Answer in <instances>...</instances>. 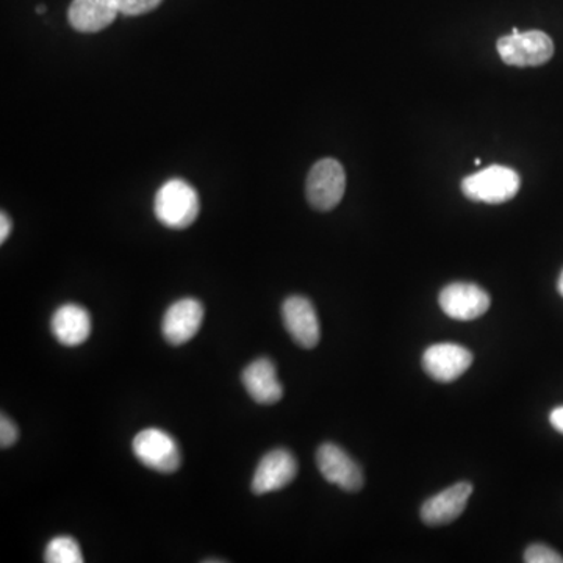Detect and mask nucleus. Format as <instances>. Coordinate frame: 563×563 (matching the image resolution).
<instances>
[{
  "mask_svg": "<svg viewBox=\"0 0 563 563\" xmlns=\"http://www.w3.org/2000/svg\"><path fill=\"white\" fill-rule=\"evenodd\" d=\"M197 191L182 179H169L155 193L154 214L166 228H190L200 215Z\"/></svg>",
  "mask_w": 563,
  "mask_h": 563,
  "instance_id": "nucleus-1",
  "label": "nucleus"
},
{
  "mask_svg": "<svg viewBox=\"0 0 563 563\" xmlns=\"http://www.w3.org/2000/svg\"><path fill=\"white\" fill-rule=\"evenodd\" d=\"M522 187L519 172L501 165H491L483 171L465 177L462 193L474 202L502 204L516 196Z\"/></svg>",
  "mask_w": 563,
  "mask_h": 563,
  "instance_id": "nucleus-2",
  "label": "nucleus"
},
{
  "mask_svg": "<svg viewBox=\"0 0 563 563\" xmlns=\"http://www.w3.org/2000/svg\"><path fill=\"white\" fill-rule=\"evenodd\" d=\"M346 191V172L335 158L315 163L306 182L307 201L315 210H334Z\"/></svg>",
  "mask_w": 563,
  "mask_h": 563,
  "instance_id": "nucleus-3",
  "label": "nucleus"
},
{
  "mask_svg": "<svg viewBox=\"0 0 563 563\" xmlns=\"http://www.w3.org/2000/svg\"><path fill=\"white\" fill-rule=\"evenodd\" d=\"M498 52L506 65L527 67L550 62L554 42L540 30L523 31L513 28L512 35L498 41Z\"/></svg>",
  "mask_w": 563,
  "mask_h": 563,
  "instance_id": "nucleus-4",
  "label": "nucleus"
},
{
  "mask_svg": "<svg viewBox=\"0 0 563 563\" xmlns=\"http://www.w3.org/2000/svg\"><path fill=\"white\" fill-rule=\"evenodd\" d=\"M132 448L135 456L144 466L158 473H176L182 465L179 445L168 432L155 427L138 432Z\"/></svg>",
  "mask_w": 563,
  "mask_h": 563,
  "instance_id": "nucleus-5",
  "label": "nucleus"
},
{
  "mask_svg": "<svg viewBox=\"0 0 563 563\" xmlns=\"http://www.w3.org/2000/svg\"><path fill=\"white\" fill-rule=\"evenodd\" d=\"M443 314L451 320L473 321L490 309V296L476 283L455 282L446 285L438 296Z\"/></svg>",
  "mask_w": 563,
  "mask_h": 563,
  "instance_id": "nucleus-6",
  "label": "nucleus"
},
{
  "mask_svg": "<svg viewBox=\"0 0 563 563\" xmlns=\"http://www.w3.org/2000/svg\"><path fill=\"white\" fill-rule=\"evenodd\" d=\"M317 465L329 484H334L349 494L362 490L364 484L362 469L335 443H324L318 448Z\"/></svg>",
  "mask_w": 563,
  "mask_h": 563,
  "instance_id": "nucleus-7",
  "label": "nucleus"
},
{
  "mask_svg": "<svg viewBox=\"0 0 563 563\" xmlns=\"http://www.w3.org/2000/svg\"><path fill=\"white\" fill-rule=\"evenodd\" d=\"M473 353L456 343H438L424 350L423 368L430 378L451 384L473 364Z\"/></svg>",
  "mask_w": 563,
  "mask_h": 563,
  "instance_id": "nucleus-8",
  "label": "nucleus"
},
{
  "mask_svg": "<svg viewBox=\"0 0 563 563\" xmlns=\"http://www.w3.org/2000/svg\"><path fill=\"white\" fill-rule=\"evenodd\" d=\"M282 318L293 342L300 348L314 349L320 343V320L314 304L307 297H286L282 306Z\"/></svg>",
  "mask_w": 563,
  "mask_h": 563,
  "instance_id": "nucleus-9",
  "label": "nucleus"
},
{
  "mask_svg": "<svg viewBox=\"0 0 563 563\" xmlns=\"http://www.w3.org/2000/svg\"><path fill=\"white\" fill-rule=\"evenodd\" d=\"M296 476V457L286 449H272L258 463L251 488L255 495L272 494L292 484Z\"/></svg>",
  "mask_w": 563,
  "mask_h": 563,
  "instance_id": "nucleus-10",
  "label": "nucleus"
},
{
  "mask_svg": "<svg viewBox=\"0 0 563 563\" xmlns=\"http://www.w3.org/2000/svg\"><path fill=\"white\" fill-rule=\"evenodd\" d=\"M204 321V306L193 297L177 300L162 321V332L169 345L180 346L193 340Z\"/></svg>",
  "mask_w": 563,
  "mask_h": 563,
  "instance_id": "nucleus-11",
  "label": "nucleus"
},
{
  "mask_svg": "<svg viewBox=\"0 0 563 563\" xmlns=\"http://www.w3.org/2000/svg\"><path fill=\"white\" fill-rule=\"evenodd\" d=\"M473 494V485L459 483L446 488L424 502L420 510L421 520L427 526H445L462 515Z\"/></svg>",
  "mask_w": 563,
  "mask_h": 563,
  "instance_id": "nucleus-12",
  "label": "nucleus"
},
{
  "mask_svg": "<svg viewBox=\"0 0 563 563\" xmlns=\"http://www.w3.org/2000/svg\"><path fill=\"white\" fill-rule=\"evenodd\" d=\"M119 14L116 0H73L67 21L80 34H98L107 28Z\"/></svg>",
  "mask_w": 563,
  "mask_h": 563,
  "instance_id": "nucleus-13",
  "label": "nucleus"
},
{
  "mask_svg": "<svg viewBox=\"0 0 563 563\" xmlns=\"http://www.w3.org/2000/svg\"><path fill=\"white\" fill-rule=\"evenodd\" d=\"M242 381L251 398L261 406H272L282 399L283 387L276 364L265 357L244 368Z\"/></svg>",
  "mask_w": 563,
  "mask_h": 563,
  "instance_id": "nucleus-14",
  "label": "nucleus"
},
{
  "mask_svg": "<svg viewBox=\"0 0 563 563\" xmlns=\"http://www.w3.org/2000/svg\"><path fill=\"white\" fill-rule=\"evenodd\" d=\"M52 334L63 346H79L91 334V317L85 307L65 304L55 310L51 321Z\"/></svg>",
  "mask_w": 563,
  "mask_h": 563,
  "instance_id": "nucleus-15",
  "label": "nucleus"
},
{
  "mask_svg": "<svg viewBox=\"0 0 563 563\" xmlns=\"http://www.w3.org/2000/svg\"><path fill=\"white\" fill-rule=\"evenodd\" d=\"M48 563H84L79 541L69 536H60L49 541L44 552Z\"/></svg>",
  "mask_w": 563,
  "mask_h": 563,
  "instance_id": "nucleus-16",
  "label": "nucleus"
},
{
  "mask_svg": "<svg viewBox=\"0 0 563 563\" xmlns=\"http://www.w3.org/2000/svg\"><path fill=\"white\" fill-rule=\"evenodd\" d=\"M524 562L526 563H563V558L558 551L547 547V545H530L524 551Z\"/></svg>",
  "mask_w": 563,
  "mask_h": 563,
  "instance_id": "nucleus-17",
  "label": "nucleus"
},
{
  "mask_svg": "<svg viewBox=\"0 0 563 563\" xmlns=\"http://www.w3.org/2000/svg\"><path fill=\"white\" fill-rule=\"evenodd\" d=\"M163 0H116L124 16H141L157 9Z\"/></svg>",
  "mask_w": 563,
  "mask_h": 563,
  "instance_id": "nucleus-18",
  "label": "nucleus"
},
{
  "mask_svg": "<svg viewBox=\"0 0 563 563\" xmlns=\"http://www.w3.org/2000/svg\"><path fill=\"white\" fill-rule=\"evenodd\" d=\"M20 438V430L16 424L13 423L12 418L7 415L0 417V446L2 449L10 448Z\"/></svg>",
  "mask_w": 563,
  "mask_h": 563,
  "instance_id": "nucleus-19",
  "label": "nucleus"
},
{
  "mask_svg": "<svg viewBox=\"0 0 563 563\" xmlns=\"http://www.w3.org/2000/svg\"><path fill=\"white\" fill-rule=\"evenodd\" d=\"M10 232H12V219H10V216L7 215L5 212H2V215H0V243L7 242Z\"/></svg>",
  "mask_w": 563,
  "mask_h": 563,
  "instance_id": "nucleus-20",
  "label": "nucleus"
},
{
  "mask_svg": "<svg viewBox=\"0 0 563 563\" xmlns=\"http://www.w3.org/2000/svg\"><path fill=\"white\" fill-rule=\"evenodd\" d=\"M551 426L554 427L559 434H563V406L552 410L550 415Z\"/></svg>",
  "mask_w": 563,
  "mask_h": 563,
  "instance_id": "nucleus-21",
  "label": "nucleus"
},
{
  "mask_svg": "<svg viewBox=\"0 0 563 563\" xmlns=\"http://www.w3.org/2000/svg\"><path fill=\"white\" fill-rule=\"evenodd\" d=\"M558 289H559V293H561V295L563 296V271H562L561 278H559Z\"/></svg>",
  "mask_w": 563,
  "mask_h": 563,
  "instance_id": "nucleus-22",
  "label": "nucleus"
},
{
  "mask_svg": "<svg viewBox=\"0 0 563 563\" xmlns=\"http://www.w3.org/2000/svg\"><path fill=\"white\" fill-rule=\"evenodd\" d=\"M37 12L40 13V14L41 13H46V7L44 5L38 7Z\"/></svg>",
  "mask_w": 563,
  "mask_h": 563,
  "instance_id": "nucleus-23",
  "label": "nucleus"
}]
</instances>
